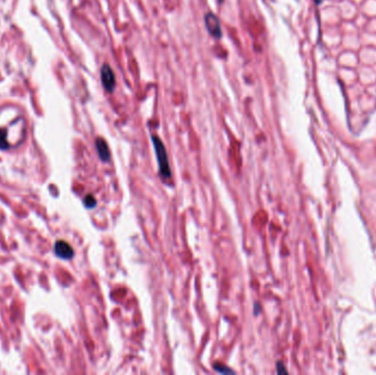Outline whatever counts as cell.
I'll return each instance as SVG.
<instances>
[{
  "mask_svg": "<svg viewBox=\"0 0 376 375\" xmlns=\"http://www.w3.org/2000/svg\"><path fill=\"white\" fill-rule=\"evenodd\" d=\"M152 142L154 146L155 154H157V160L158 163V171L163 179L169 181L172 177V172L169 164V157H167V152L162 140L157 136H152Z\"/></svg>",
  "mask_w": 376,
  "mask_h": 375,
  "instance_id": "obj_1",
  "label": "cell"
},
{
  "mask_svg": "<svg viewBox=\"0 0 376 375\" xmlns=\"http://www.w3.org/2000/svg\"><path fill=\"white\" fill-rule=\"evenodd\" d=\"M204 21H205L206 29L212 38L217 40H220L222 36V30L221 26H220V21L214 12L208 11L204 16Z\"/></svg>",
  "mask_w": 376,
  "mask_h": 375,
  "instance_id": "obj_2",
  "label": "cell"
},
{
  "mask_svg": "<svg viewBox=\"0 0 376 375\" xmlns=\"http://www.w3.org/2000/svg\"><path fill=\"white\" fill-rule=\"evenodd\" d=\"M100 78L106 92L110 94L113 93L116 88V77H114V73L109 64L103 65L100 71Z\"/></svg>",
  "mask_w": 376,
  "mask_h": 375,
  "instance_id": "obj_3",
  "label": "cell"
},
{
  "mask_svg": "<svg viewBox=\"0 0 376 375\" xmlns=\"http://www.w3.org/2000/svg\"><path fill=\"white\" fill-rule=\"evenodd\" d=\"M54 254L57 258L69 261L74 258L75 251L67 241H65V240H57L54 243Z\"/></svg>",
  "mask_w": 376,
  "mask_h": 375,
  "instance_id": "obj_4",
  "label": "cell"
},
{
  "mask_svg": "<svg viewBox=\"0 0 376 375\" xmlns=\"http://www.w3.org/2000/svg\"><path fill=\"white\" fill-rule=\"evenodd\" d=\"M95 145H96V150H97V153L98 156H99V158L103 162L107 163L109 162L110 160V150H109V146H108V143L106 142L105 139L103 138H97L96 139V142H95Z\"/></svg>",
  "mask_w": 376,
  "mask_h": 375,
  "instance_id": "obj_5",
  "label": "cell"
},
{
  "mask_svg": "<svg viewBox=\"0 0 376 375\" xmlns=\"http://www.w3.org/2000/svg\"><path fill=\"white\" fill-rule=\"evenodd\" d=\"M9 148H10V144L7 140V131L5 129L0 128V150L6 151Z\"/></svg>",
  "mask_w": 376,
  "mask_h": 375,
  "instance_id": "obj_6",
  "label": "cell"
},
{
  "mask_svg": "<svg viewBox=\"0 0 376 375\" xmlns=\"http://www.w3.org/2000/svg\"><path fill=\"white\" fill-rule=\"evenodd\" d=\"M96 205H97L96 198L94 197L92 194L86 195L85 198H84V206L86 208H88V209H93V208L96 207Z\"/></svg>",
  "mask_w": 376,
  "mask_h": 375,
  "instance_id": "obj_7",
  "label": "cell"
},
{
  "mask_svg": "<svg viewBox=\"0 0 376 375\" xmlns=\"http://www.w3.org/2000/svg\"><path fill=\"white\" fill-rule=\"evenodd\" d=\"M214 369L220 374H235L234 370L229 369L227 365H223V364H220V363H215Z\"/></svg>",
  "mask_w": 376,
  "mask_h": 375,
  "instance_id": "obj_8",
  "label": "cell"
},
{
  "mask_svg": "<svg viewBox=\"0 0 376 375\" xmlns=\"http://www.w3.org/2000/svg\"><path fill=\"white\" fill-rule=\"evenodd\" d=\"M276 369H277V374H287V370L285 369L284 364L282 363V362H277L276 364Z\"/></svg>",
  "mask_w": 376,
  "mask_h": 375,
  "instance_id": "obj_9",
  "label": "cell"
},
{
  "mask_svg": "<svg viewBox=\"0 0 376 375\" xmlns=\"http://www.w3.org/2000/svg\"><path fill=\"white\" fill-rule=\"evenodd\" d=\"M257 309H261V305L259 303H255V306H254V315H259V312H257Z\"/></svg>",
  "mask_w": 376,
  "mask_h": 375,
  "instance_id": "obj_10",
  "label": "cell"
},
{
  "mask_svg": "<svg viewBox=\"0 0 376 375\" xmlns=\"http://www.w3.org/2000/svg\"><path fill=\"white\" fill-rule=\"evenodd\" d=\"M321 1H322V0H314V2H316L317 5H320Z\"/></svg>",
  "mask_w": 376,
  "mask_h": 375,
  "instance_id": "obj_11",
  "label": "cell"
},
{
  "mask_svg": "<svg viewBox=\"0 0 376 375\" xmlns=\"http://www.w3.org/2000/svg\"><path fill=\"white\" fill-rule=\"evenodd\" d=\"M223 1H224V0H218V2H219V3H222Z\"/></svg>",
  "mask_w": 376,
  "mask_h": 375,
  "instance_id": "obj_12",
  "label": "cell"
}]
</instances>
